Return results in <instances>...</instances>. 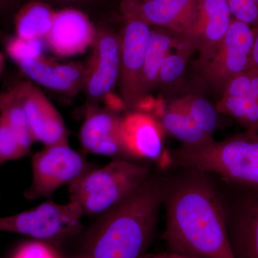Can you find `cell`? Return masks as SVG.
Instances as JSON below:
<instances>
[{
	"label": "cell",
	"instance_id": "14",
	"mask_svg": "<svg viewBox=\"0 0 258 258\" xmlns=\"http://www.w3.org/2000/svg\"><path fill=\"white\" fill-rule=\"evenodd\" d=\"M216 109L232 117L246 132L258 133V71L249 69L231 79Z\"/></svg>",
	"mask_w": 258,
	"mask_h": 258
},
{
	"label": "cell",
	"instance_id": "9",
	"mask_svg": "<svg viewBox=\"0 0 258 258\" xmlns=\"http://www.w3.org/2000/svg\"><path fill=\"white\" fill-rule=\"evenodd\" d=\"M120 37V90L125 107L137 108L144 98L142 80L152 30L137 19H124Z\"/></svg>",
	"mask_w": 258,
	"mask_h": 258
},
{
	"label": "cell",
	"instance_id": "22",
	"mask_svg": "<svg viewBox=\"0 0 258 258\" xmlns=\"http://www.w3.org/2000/svg\"><path fill=\"white\" fill-rule=\"evenodd\" d=\"M0 113H3L14 130L20 145L26 154L30 152L34 142L26 115L23 106L9 89L0 93Z\"/></svg>",
	"mask_w": 258,
	"mask_h": 258
},
{
	"label": "cell",
	"instance_id": "20",
	"mask_svg": "<svg viewBox=\"0 0 258 258\" xmlns=\"http://www.w3.org/2000/svg\"><path fill=\"white\" fill-rule=\"evenodd\" d=\"M159 117L164 128L185 146L203 145L214 141L212 136L205 133L176 101H173Z\"/></svg>",
	"mask_w": 258,
	"mask_h": 258
},
{
	"label": "cell",
	"instance_id": "8",
	"mask_svg": "<svg viewBox=\"0 0 258 258\" xmlns=\"http://www.w3.org/2000/svg\"><path fill=\"white\" fill-rule=\"evenodd\" d=\"M225 184L219 189L233 257L258 258V188Z\"/></svg>",
	"mask_w": 258,
	"mask_h": 258
},
{
	"label": "cell",
	"instance_id": "28",
	"mask_svg": "<svg viewBox=\"0 0 258 258\" xmlns=\"http://www.w3.org/2000/svg\"><path fill=\"white\" fill-rule=\"evenodd\" d=\"M231 15L236 20L250 25L258 24V4L252 0H226Z\"/></svg>",
	"mask_w": 258,
	"mask_h": 258
},
{
	"label": "cell",
	"instance_id": "27",
	"mask_svg": "<svg viewBox=\"0 0 258 258\" xmlns=\"http://www.w3.org/2000/svg\"><path fill=\"white\" fill-rule=\"evenodd\" d=\"M10 258H61L47 242L40 240L24 242L15 249Z\"/></svg>",
	"mask_w": 258,
	"mask_h": 258
},
{
	"label": "cell",
	"instance_id": "19",
	"mask_svg": "<svg viewBox=\"0 0 258 258\" xmlns=\"http://www.w3.org/2000/svg\"><path fill=\"white\" fill-rule=\"evenodd\" d=\"M55 13L45 3L29 2L15 15V35L28 40H44L52 28Z\"/></svg>",
	"mask_w": 258,
	"mask_h": 258
},
{
	"label": "cell",
	"instance_id": "21",
	"mask_svg": "<svg viewBox=\"0 0 258 258\" xmlns=\"http://www.w3.org/2000/svg\"><path fill=\"white\" fill-rule=\"evenodd\" d=\"M169 32L170 30L164 29L152 30L142 74V93L144 98L146 93L158 84L161 63L174 45V37Z\"/></svg>",
	"mask_w": 258,
	"mask_h": 258
},
{
	"label": "cell",
	"instance_id": "35",
	"mask_svg": "<svg viewBox=\"0 0 258 258\" xmlns=\"http://www.w3.org/2000/svg\"><path fill=\"white\" fill-rule=\"evenodd\" d=\"M125 2H135V3H141V2L147 1V0H122Z\"/></svg>",
	"mask_w": 258,
	"mask_h": 258
},
{
	"label": "cell",
	"instance_id": "2",
	"mask_svg": "<svg viewBox=\"0 0 258 258\" xmlns=\"http://www.w3.org/2000/svg\"><path fill=\"white\" fill-rule=\"evenodd\" d=\"M168 176L154 173L135 191L102 214L87 243L88 258H144L164 200Z\"/></svg>",
	"mask_w": 258,
	"mask_h": 258
},
{
	"label": "cell",
	"instance_id": "29",
	"mask_svg": "<svg viewBox=\"0 0 258 258\" xmlns=\"http://www.w3.org/2000/svg\"><path fill=\"white\" fill-rule=\"evenodd\" d=\"M103 100H105L107 106L110 109H113L115 111V110L121 109L123 107H125L122 98L112 94L111 92L108 93L104 97Z\"/></svg>",
	"mask_w": 258,
	"mask_h": 258
},
{
	"label": "cell",
	"instance_id": "1",
	"mask_svg": "<svg viewBox=\"0 0 258 258\" xmlns=\"http://www.w3.org/2000/svg\"><path fill=\"white\" fill-rule=\"evenodd\" d=\"M163 203L169 251L197 258H234L218 186L206 173L182 169L169 177Z\"/></svg>",
	"mask_w": 258,
	"mask_h": 258
},
{
	"label": "cell",
	"instance_id": "5",
	"mask_svg": "<svg viewBox=\"0 0 258 258\" xmlns=\"http://www.w3.org/2000/svg\"><path fill=\"white\" fill-rule=\"evenodd\" d=\"M83 215L81 207L74 202L64 205L43 203L28 211L0 217V231L44 242L64 240L82 229Z\"/></svg>",
	"mask_w": 258,
	"mask_h": 258
},
{
	"label": "cell",
	"instance_id": "18",
	"mask_svg": "<svg viewBox=\"0 0 258 258\" xmlns=\"http://www.w3.org/2000/svg\"><path fill=\"white\" fill-rule=\"evenodd\" d=\"M226 0H201L198 19L191 35L184 40L186 46L206 53L221 41L232 20Z\"/></svg>",
	"mask_w": 258,
	"mask_h": 258
},
{
	"label": "cell",
	"instance_id": "10",
	"mask_svg": "<svg viewBox=\"0 0 258 258\" xmlns=\"http://www.w3.org/2000/svg\"><path fill=\"white\" fill-rule=\"evenodd\" d=\"M201 0L122 1L123 19H137L151 26L162 27L184 38L189 37L196 24Z\"/></svg>",
	"mask_w": 258,
	"mask_h": 258
},
{
	"label": "cell",
	"instance_id": "32",
	"mask_svg": "<svg viewBox=\"0 0 258 258\" xmlns=\"http://www.w3.org/2000/svg\"><path fill=\"white\" fill-rule=\"evenodd\" d=\"M18 0H0V15L11 9Z\"/></svg>",
	"mask_w": 258,
	"mask_h": 258
},
{
	"label": "cell",
	"instance_id": "25",
	"mask_svg": "<svg viewBox=\"0 0 258 258\" xmlns=\"http://www.w3.org/2000/svg\"><path fill=\"white\" fill-rule=\"evenodd\" d=\"M26 154L9 122L0 113V164L16 160Z\"/></svg>",
	"mask_w": 258,
	"mask_h": 258
},
{
	"label": "cell",
	"instance_id": "24",
	"mask_svg": "<svg viewBox=\"0 0 258 258\" xmlns=\"http://www.w3.org/2000/svg\"><path fill=\"white\" fill-rule=\"evenodd\" d=\"M43 40H28L14 35L10 37L5 42V51L15 63L30 59H37L43 57Z\"/></svg>",
	"mask_w": 258,
	"mask_h": 258
},
{
	"label": "cell",
	"instance_id": "31",
	"mask_svg": "<svg viewBox=\"0 0 258 258\" xmlns=\"http://www.w3.org/2000/svg\"><path fill=\"white\" fill-rule=\"evenodd\" d=\"M144 258H197L184 255V254L175 253V252H164L159 253L147 254Z\"/></svg>",
	"mask_w": 258,
	"mask_h": 258
},
{
	"label": "cell",
	"instance_id": "26",
	"mask_svg": "<svg viewBox=\"0 0 258 258\" xmlns=\"http://www.w3.org/2000/svg\"><path fill=\"white\" fill-rule=\"evenodd\" d=\"M189 51L184 47L182 50L176 53L169 52L161 63L158 76V84L161 83L167 84L179 79L186 69Z\"/></svg>",
	"mask_w": 258,
	"mask_h": 258
},
{
	"label": "cell",
	"instance_id": "4",
	"mask_svg": "<svg viewBox=\"0 0 258 258\" xmlns=\"http://www.w3.org/2000/svg\"><path fill=\"white\" fill-rule=\"evenodd\" d=\"M152 174L148 163L114 159L99 169H91L69 185L70 201L83 215H102L135 191Z\"/></svg>",
	"mask_w": 258,
	"mask_h": 258
},
{
	"label": "cell",
	"instance_id": "34",
	"mask_svg": "<svg viewBox=\"0 0 258 258\" xmlns=\"http://www.w3.org/2000/svg\"><path fill=\"white\" fill-rule=\"evenodd\" d=\"M5 58L4 55L0 52V76L3 73V69H4Z\"/></svg>",
	"mask_w": 258,
	"mask_h": 258
},
{
	"label": "cell",
	"instance_id": "16",
	"mask_svg": "<svg viewBox=\"0 0 258 258\" xmlns=\"http://www.w3.org/2000/svg\"><path fill=\"white\" fill-rule=\"evenodd\" d=\"M121 127L128 159H147L161 165L164 156L160 125L152 116L144 112H132L122 118Z\"/></svg>",
	"mask_w": 258,
	"mask_h": 258
},
{
	"label": "cell",
	"instance_id": "11",
	"mask_svg": "<svg viewBox=\"0 0 258 258\" xmlns=\"http://www.w3.org/2000/svg\"><path fill=\"white\" fill-rule=\"evenodd\" d=\"M120 37L107 28L97 30L91 57L86 66L83 89L90 100H103L119 79Z\"/></svg>",
	"mask_w": 258,
	"mask_h": 258
},
{
	"label": "cell",
	"instance_id": "15",
	"mask_svg": "<svg viewBox=\"0 0 258 258\" xmlns=\"http://www.w3.org/2000/svg\"><path fill=\"white\" fill-rule=\"evenodd\" d=\"M121 120L111 111L90 108L80 132L85 150L98 155L128 159L123 144Z\"/></svg>",
	"mask_w": 258,
	"mask_h": 258
},
{
	"label": "cell",
	"instance_id": "33",
	"mask_svg": "<svg viewBox=\"0 0 258 258\" xmlns=\"http://www.w3.org/2000/svg\"><path fill=\"white\" fill-rule=\"evenodd\" d=\"M45 1L52 2L58 4H76V3H86L88 0H45Z\"/></svg>",
	"mask_w": 258,
	"mask_h": 258
},
{
	"label": "cell",
	"instance_id": "12",
	"mask_svg": "<svg viewBox=\"0 0 258 258\" xmlns=\"http://www.w3.org/2000/svg\"><path fill=\"white\" fill-rule=\"evenodd\" d=\"M10 90L23 106L34 141L45 147L69 142L62 116L38 88L31 82H20Z\"/></svg>",
	"mask_w": 258,
	"mask_h": 258
},
{
	"label": "cell",
	"instance_id": "30",
	"mask_svg": "<svg viewBox=\"0 0 258 258\" xmlns=\"http://www.w3.org/2000/svg\"><path fill=\"white\" fill-rule=\"evenodd\" d=\"M249 69L258 71V28L254 30V42L249 58Z\"/></svg>",
	"mask_w": 258,
	"mask_h": 258
},
{
	"label": "cell",
	"instance_id": "3",
	"mask_svg": "<svg viewBox=\"0 0 258 258\" xmlns=\"http://www.w3.org/2000/svg\"><path fill=\"white\" fill-rule=\"evenodd\" d=\"M181 169L215 174L227 184L258 188V133L237 134L200 146H185L169 154Z\"/></svg>",
	"mask_w": 258,
	"mask_h": 258
},
{
	"label": "cell",
	"instance_id": "13",
	"mask_svg": "<svg viewBox=\"0 0 258 258\" xmlns=\"http://www.w3.org/2000/svg\"><path fill=\"white\" fill-rule=\"evenodd\" d=\"M96 33L87 15L74 8H66L55 12L52 28L43 40L55 55L71 57L92 46Z\"/></svg>",
	"mask_w": 258,
	"mask_h": 258
},
{
	"label": "cell",
	"instance_id": "6",
	"mask_svg": "<svg viewBox=\"0 0 258 258\" xmlns=\"http://www.w3.org/2000/svg\"><path fill=\"white\" fill-rule=\"evenodd\" d=\"M254 38V30L249 25L232 18L221 41L197 60L202 76L224 91L231 79L248 69Z\"/></svg>",
	"mask_w": 258,
	"mask_h": 258
},
{
	"label": "cell",
	"instance_id": "23",
	"mask_svg": "<svg viewBox=\"0 0 258 258\" xmlns=\"http://www.w3.org/2000/svg\"><path fill=\"white\" fill-rule=\"evenodd\" d=\"M205 133L212 136L218 127V111L211 103L198 96H188L176 100Z\"/></svg>",
	"mask_w": 258,
	"mask_h": 258
},
{
	"label": "cell",
	"instance_id": "7",
	"mask_svg": "<svg viewBox=\"0 0 258 258\" xmlns=\"http://www.w3.org/2000/svg\"><path fill=\"white\" fill-rule=\"evenodd\" d=\"M92 169L69 142L47 146L32 158V183L25 197L28 200L48 198L61 186L72 184Z\"/></svg>",
	"mask_w": 258,
	"mask_h": 258
},
{
	"label": "cell",
	"instance_id": "17",
	"mask_svg": "<svg viewBox=\"0 0 258 258\" xmlns=\"http://www.w3.org/2000/svg\"><path fill=\"white\" fill-rule=\"evenodd\" d=\"M18 66L29 79L52 91L76 95L84 88L86 66L80 62L55 63L42 57L23 61Z\"/></svg>",
	"mask_w": 258,
	"mask_h": 258
}]
</instances>
